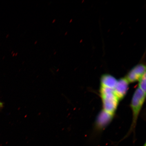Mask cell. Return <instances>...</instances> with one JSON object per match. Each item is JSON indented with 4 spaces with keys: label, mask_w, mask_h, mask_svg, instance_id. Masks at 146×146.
<instances>
[{
    "label": "cell",
    "mask_w": 146,
    "mask_h": 146,
    "mask_svg": "<svg viewBox=\"0 0 146 146\" xmlns=\"http://www.w3.org/2000/svg\"><path fill=\"white\" fill-rule=\"evenodd\" d=\"M100 93L103 110L114 116L119 101L115 95L113 89L100 86Z\"/></svg>",
    "instance_id": "1"
},
{
    "label": "cell",
    "mask_w": 146,
    "mask_h": 146,
    "mask_svg": "<svg viewBox=\"0 0 146 146\" xmlns=\"http://www.w3.org/2000/svg\"><path fill=\"white\" fill-rule=\"evenodd\" d=\"M145 98L146 94L138 88L133 94L131 100V107L132 112V121L128 135L135 130L139 115L145 101Z\"/></svg>",
    "instance_id": "2"
},
{
    "label": "cell",
    "mask_w": 146,
    "mask_h": 146,
    "mask_svg": "<svg viewBox=\"0 0 146 146\" xmlns=\"http://www.w3.org/2000/svg\"><path fill=\"white\" fill-rule=\"evenodd\" d=\"M146 74V67L143 64H139L133 67L125 77L129 83H134L139 81Z\"/></svg>",
    "instance_id": "3"
},
{
    "label": "cell",
    "mask_w": 146,
    "mask_h": 146,
    "mask_svg": "<svg viewBox=\"0 0 146 146\" xmlns=\"http://www.w3.org/2000/svg\"><path fill=\"white\" fill-rule=\"evenodd\" d=\"M129 83L125 78L117 80L113 91L119 101L123 99L126 95L129 89Z\"/></svg>",
    "instance_id": "4"
},
{
    "label": "cell",
    "mask_w": 146,
    "mask_h": 146,
    "mask_svg": "<svg viewBox=\"0 0 146 146\" xmlns=\"http://www.w3.org/2000/svg\"><path fill=\"white\" fill-rule=\"evenodd\" d=\"M113 116L103 110L98 114L96 121L97 127L102 130L110 123Z\"/></svg>",
    "instance_id": "5"
},
{
    "label": "cell",
    "mask_w": 146,
    "mask_h": 146,
    "mask_svg": "<svg viewBox=\"0 0 146 146\" xmlns=\"http://www.w3.org/2000/svg\"><path fill=\"white\" fill-rule=\"evenodd\" d=\"M100 81V86L108 88L114 90L117 80L111 75L106 74L101 76Z\"/></svg>",
    "instance_id": "6"
},
{
    "label": "cell",
    "mask_w": 146,
    "mask_h": 146,
    "mask_svg": "<svg viewBox=\"0 0 146 146\" xmlns=\"http://www.w3.org/2000/svg\"><path fill=\"white\" fill-rule=\"evenodd\" d=\"M138 81V88L146 94V74Z\"/></svg>",
    "instance_id": "7"
},
{
    "label": "cell",
    "mask_w": 146,
    "mask_h": 146,
    "mask_svg": "<svg viewBox=\"0 0 146 146\" xmlns=\"http://www.w3.org/2000/svg\"><path fill=\"white\" fill-rule=\"evenodd\" d=\"M4 107V104L3 102H0V110L2 109Z\"/></svg>",
    "instance_id": "8"
},
{
    "label": "cell",
    "mask_w": 146,
    "mask_h": 146,
    "mask_svg": "<svg viewBox=\"0 0 146 146\" xmlns=\"http://www.w3.org/2000/svg\"><path fill=\"white\" fill-rule=\"evenodd\" d=\"M143 146H146V144L145 143V145H144Z\"/></svg>",
    "instance_id": "9"
}]
</instances>
